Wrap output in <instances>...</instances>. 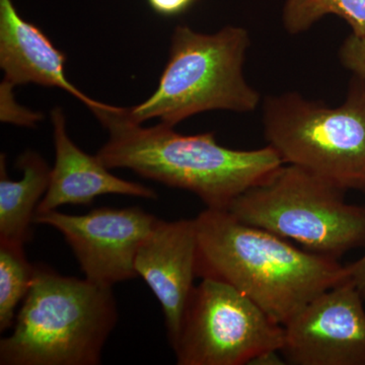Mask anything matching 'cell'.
I'll use <instances>...</instances> for the list:
<instances>
[{
	"label": "cell",
	"instance_id": "6da1fadb",
	"mask_svg": "<svg viewBox=\"0 0 365 365\" xmlns=\"http://www.w3.org/2000/svg\"><path fill=\"white\" fill-rule=\"evenodd\" d=\"M194 220L197 276L237 288L280 325L349 278L338 259L297 248L279 235L241 222L227 209L207 207Z\"/></svg>",
	"mask_w": 365,
	"mask_h": 365
},
{
	"label": "cell",
	"instance_id": "7a4b0ae2",
	"mask_svg": "<svg viewBox=\"0 0 365 365\" xmlns=\"http://www.w3.org/2000/svg\"><path fill=\"white\" fill-rule=\"evenodd\" d=\"M109 132L98 158L108 169H129L146 179L196 194L208 208L227 209L237 196L283 165L270 145L232 150L213 132L182 135L163 123L144 127L125 108L93 110Z\"/></svg>",
	"mask_w": 365,
	"mask_h": 365
},
{
	"label": "cell",
	"instance_id": "3957f363",
	"mask_svg": "<svg viewBox=\"0 0 365 365\" xmlns=\"http://www.w3.org/2000/svg\"><path fill=\"white\" fill-rule=\"evenodd\" d=\"M117 322L112 287L38 264L13 333L0 341V364H101Z\"/></svg>",
	"mask_w": 365,
	"mask_h": 365
},
{
	"label": "cell",
	"instance_id": "277c9868",
	"mask_svg": "<svg viewBox=\"0 0 365 365\" xmlns=\"http://www.w3.org/2000/svg\"><path fill=\"white\" fill-rule=\"evenodd\" d=\"M169 60L155 93L141 104L125 108L134 123L151 119L175 127L199 113L253 112L260 93L247 83L244 63L251 41L246 29L227 26L215 34L178 26Z\"/></svg>",
	"mask_w": 365,
	"mask_h": 365
},
{
	"label": "cell",
	"instance_id": "5b68a950",
	"mask_svg": "<svg viewBox=\"0 0 365 365\" xmlns=\"http://www.w3.org/2000/svg\"><path fill=\"white\" fill-rule=\"evenodd\" d=\"M344 193L325 178L283 163L227 210L247 225L338 259L365 247V207L346 202Z\"/></svg>",
	"mask_w": 365,
	"mask_h": 365
},
{
	"label": "cell",
	"instance_id": "8992f818",
	"mask_svg": "<svg viewBox=\"0 0 365 365\" xmlns=\"http://www.w3.org/2000/svg\"><path fill=\"white\" fill-rule=\"evenodd\" d=\"M264 134L283 163L345 190L365 192V78L353 74L345 102L328 107L297 93L268 96Z\"/></svg>",
	"mask_w": 365,
	"mask_h": 365
},
{
	"label": "cell",
	"instance_id": "52a82bcc",
	"mask_svg": "<svg viewBox=\"0 0 365 365\" xmlns=\"http://www.w3.org/2000/svg\"><path fill=\"white\" fill-rule=\"evenodd\" d=\"M283 326L241 292L215 278L194 287L173 346L179 365H244L279 351Z\"/></svg>",
	"mask_w": 365,
	"mask_h": 365
},
{
	"label": "cell",
	"instance_id": "ba28073f",
	"mask_svg": "<svg viewBox=\"0 0 365 365\" xmlns=\"http://www.w3.org/2000/svg\"><path fill=\"white\" fill-rule=\"evenodd\" d=\"M157 222L155 216L137 206L100 207L83 215L52 210L34 220L58 230L86 279L108 287L138 276L134 268L137 251Z\"/></svg>",
	"mask_w": 365,
	"mask_h": 365
},
{
	"label": "cell",
	"instance_id": "9c48e42d",
	"mask_svg": "<svg viewBox=\"0 0 365 365\" xmlns=\"http://www.w3.org/2000/svg\"><path fill=\"white\" fill-rule=\"evenodd\" d=\"M364 297L348 278L283 325L280 354L295 365H365Z\"/></svg>",
	"mask_w": 365,
	"mask_h": 365
},
{
	"label": "cell",
	"instance_id": "30bf717a",
	"mask_svg": "<svg viewBox=\"0 0 365 365\" xmlns=\"http://www.w3.org/2000/svg\"><path fill=\"white\" fill-rule=\"evenodd\" d=\"M195 220H158L137 251L134 268L162 304L170 345L179 337L182 316L197 276Z\"/></svg>",
	"mask_w": 365,
	"mask_h": 365
},
{
	"label": "cell",
	"instance_id": "8fae6325",
	"mask_svg": "<svg viewBox=\"0 0 365 365\" xmlns=\"http://www.w3.org/2000/svg\"><path fill=\"white\" fill-rule=\"evenodd\" d=\"M55 165L49 188L37 212L56 210L66 204L90 205L98 196L119 194L155 200V190L144 185L120 179L109 172L98 155H88L76 146L66 131V116L60 107L51 111Z\"/></svg>",
	"mask_w": 365,
	"mask_h": 365
},
{
	"label": "cell",
	"instance_id": "7c38bea8",
	"mask_svg": "<svg viewBox=\"0 0 365 365\" xmlns=\"http://www.w3.org/2000/svg\"><path fill=\"white\" fill-rule=\"evenodd\" d=\"M66 56L37 26L19 14L13 0H0V68L13 86L58 88L91 110L107 104L93 100L72 85L66 74Z\"/></svg>",
	"mask_w": 365,
	"mask_h": 365
},
{
	"label": "cell",
	"instance_id": "4fadbf2b",
	"mask_svg": "<svg viewBox=\"0 0 365 365\" xmlns=\"http://www.w3.org/2000/svg\"><path fill=\"white\" fill-rule=\"evenodd\" d=\"M16 167L23 170L19 181L9 179L6 157H0V242L21 245L31 237V225L38 206L49 188L51 170L39 153L26 150Z\"/></svg>",
	"mask_w": 365,
	"mask_h": 365
},
{
	"label": "cell",
	"instance_id": "5bb4252c",
	"mask_svg": "<svg viewBox=\"0 0 365 365\" xmlns=\"http://www.w3.org/2000/svg\"><path fill=\"white\" fill-rule=\"evenodd\" d=\"M327 14L343 19L352 34L365 38V0H287L282 23L288 34L299 35Z\"/></svg>",
	"mask_w": 365,
	"mask_h": 365
},
{
	"label": "cell",
	"instance_id": "9a60e30c",
	"mask_svg": "<svg viewBox=\"0 0 365 365\" xmlns=\"http://www.w3.org/2000/svg\"><path fill=\"white\" fill-rule=\"evenodd\" d=\"M35 270L24 246L0 242V332L14 326L16 307L31 289Z\"/></svg>",
	"mask_w": 365,
	"mask_h": 365
},
{
	"label": "cell",
	"instance_id": "2e32d148",
	"mask_svg": "<svg viewBox=\"0 0 365 365\" xmlns=\"http://www.w3.org/2000/svg\"><path fill=\"white\" fill-rule=\"evenodd\" d=\"M6 81L0 85V100H1V121L6 123L21 125V126H34L42 119L39 113L31 111L21 107L16 102L14 97L13 88Z\"/></svg>",
	"mask_w": 365,
	"mask_h": 365
},
{
	"label": "cell",
	"instance_id": "e0dca14e",
	"mask_svg": "<svg viewBox=\"0 0 365 365\" xmlns=\"http://www.w3.org/2000/svg\"><path fill=\"white\" fill-rule=\"evenodd\" d=\"M339 57L346 69L365 78V38L354 34L348 36L341 46Z\"/></svg>",
	"mask_w": 365,
	"mask_h": 365
},
{
	"label": "cell",
	"instance_id": "ac0fdd59",
	"mask_svg": "<svg viewBox=\"0 0 365 365\" xmlns=\"http://www.w3.org/2000/svg\"><path fill=\"white\" fill-rule=\"evenodd\" d=\"M197 0H148L155 13L163 16H176L188 11Z\"/></svg>",
	"mask_w": 365,
	"mask_h": 365
},
{
	"label": "cell",
	"instance_id": "d6986e66",
	"mask_svg": "<svg viewBox=\"0 0 365 365\" xmlns=\"http://www.w3.org/2000/svg\"><path fill=\"white\" fill-rule=\"evenodd\" d=\"M348 277L365 299V255L359 260L346 266Z\"/></svg>",
	"mask_w": 365,
	"mask_h": 365
}]
</instances>
